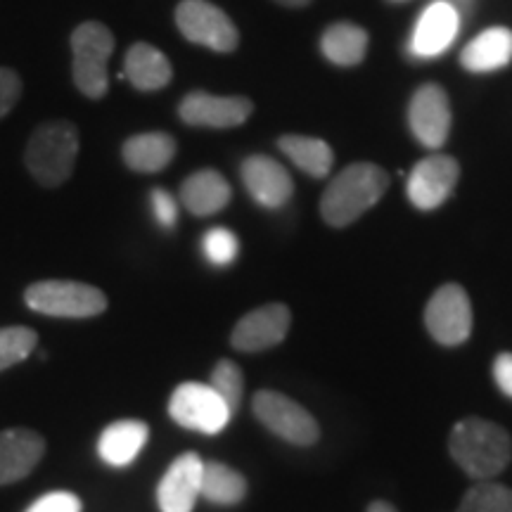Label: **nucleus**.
Returning <instances> with one entry per match:
<instances>
[{
  "label": "nucleus",
  "instance_id": "obj_24",
  "mask_svg": "<svg viewBox=\"0 0 512 512\" xmlns=\"http://www.w3.org/2000/svg\"><path fill=\"white\" fill-rule=\"evenodd\" d=\"M278 147L290 157V162L302 169L304 174L311 178H325L330 174L332 164H335V155L332 147L320 138L309 136H283L278 140Z\"/></svg>",
  "mask_w": 512,
  "mask_h": 512
},
{
  "label": "nucleus",
  "instance_id": "obj_35",
  "mask_svg": "<svg viewBox=\"0 0 512 512\" xmlns=\"http://www.w3.org/2000/svg\"><path fill=\"white\" fill-rule=\"evenodd\" d=\"M275 3L285 5V8H306V5H309L311 0H275Z\"/></svg>",
  "mask_w": 512,
  "mask_h": 512
},
{
  "label": "nucleus",
  "instance_id": "obj_26",
  "mask_svg": "<svg viewBox=\"0 0 512 512\" xmlns=\"http://www.w3.org/2000/svg\"><path fill=\"white\" fill-rule=\"evenodd\" d=\"M456 512H512V489L486 479L465 491Z\"/></svg>",
  "mask_w": 512,
  "mask_h": 512
},
{
  "label": "nucleus",
  "instance_id": "obj_8",
  "mask_svg": "<svg viewBox=\"0 0 512 512\" xmlns=\"http://www.w3.org/2000/svg\"><path fill=\"white\" fill-rule=\"evenodd\" d=\"M176 27L190 43L214 53H233L240 46V31L219 5L209 0H181L176 8Z\"/></svg>",
  "mask_w": 512,
  "mask_h": 512
},
{
  "label": "nucleus",
  "instance_id": "obj_34",
  "mask_svg": "<svg viewBox=\"0 0 512 512\" xmlns=\"http://www.w3.org/2000/svg\"><path fill=\"white\" fill-rule=\"evenodd\" d=\"M366 512H399V510H396L394 505L387 503V501H375V503L368 505Z\"/></svg>",
  "mask_w": 512,
  "mask_h": 512
},
{
  "label": "nucleus",
  "instance_id": "obj_18",
  "mask_svg": "<svg viewBox=\"0 0 512 512\" xmlns=\"http://www.w3.org/2000/svg\"><path fill=\"white\" fill-rule=\"evenodd\" d=\"M124 79L140 93H155L169 86L174 79V67L162 50L140 41L128 48Z\"/></svg>",
  "mask_w": 512,
  "mask_h": 512
},
{
  "label": "nucleus",
  "instance_id": "obj_29",
  "mask_svg": "<svg viewBox=\"0 0 512 512\" xmlns=\"http://www.w3.org/2000/svg\"><path fill=\"white\" fill-rule=\"evenodd\" d=\"M202 247H204V256L209 259V264L214 266H230L235 259H238V252H240L238 235L223 226L211 228L209 233L204 235Z\"/></svg>",
  "mask_w": 512,
  "mask_h": 512
},
{
  "label": "nucleus",
  "instance_id": "obj_32",
  "mask_svg": "<svg viewBox=\"0 0 512 512\" xmlns=\"http://www.w3.org/2000/svg\"><path fill=\"white\" fill-rule=\"evenodd\" d=\"M150 202H152V214H155L159 226L174 228L178 221V204L174 200V195L166 192L164 188H155L150 195Z\"/></svg>",
  "mask_w": 512,
  "mask_h": 512
},
{
  "label": "nucleus",
  "instance_id": "obj_6",
  "mask_svg": "<svg viewBox=\"0 0 512 512\" xmlns=\"http://www.w3.org/2000/svg\"><path fill=\"white\" fill-rule=\"evenodd\" d=\"M169 415L176 425L185 427V430L214 437L230 425L233 411L211 384L183 382L171 394Z\"/></svg>",
  "mask_w": 512,
  "mask_h": 512
},
{
  "label": "nucleus",
  "instance_id": "obj_12",
  "mask_svg": "<svg viewBox=\"0 0 512 512\" xmlns=\"http://www.w3.org/2000/svg\"><path fill=\"white\" fill-rule=\"evenodd\" d=\"M460 178V166L448 155H430L420 159L408 176V200L415 209L432 211L439 209Z\"/></svg>",
  "mask_w": 512,
  "mask_h": 512
},
{
  "label": "nucleus",
  "instance_id": "obj_10",
  "mask_svg": "<svg viewBox=\"0 0 512 512\" xmlns=\"http://www.w3.org/2000/svg\"><path fill=\"white\" fill-rule=\"evenodd\" d=\"M292 325V313L285 304L273 302L242 316L230 332V344L242 354H259L285 342Z\"/></svg>",
  "mask_w": 512,
  "mask_h": 512
},
{
  "label": "nucleus",
  "instance_id": "obj_19",
  "mask_svg": "<svg viewBox=\"0 0 512 512\" xmlns=\"http://www.w3.org/2000/svg\"><path fill=\"white\" fill-rule=\"evenodd\" d=\"M150 439V427L143 420H117L105 427L98 439V456L112 467H128L136 463Z\"/></svg>",
  "mask_w": 512,
  "mask_h": 512
},
{
  "label": "nucleus",
  "instance_id": "obj_21",
  "mask_svg": "<svg viewBox=\"0 0 512 512\" xmlns=\"http://www.w3.org/2000/svg\"><path fill=\"white\" fill-rule=\"evenodd\" d=\"M512 62V31L505 27L486 29L472 38L460 53V64L472 74H489Z\"/></svg>",
  "mask_w": 512,
  "mask_h": 512
},
{
  "label": "nucleus",
  "instance_id": "obj_15",
  "mask_svg": "<svg viewBox=\"0 0 512 512\" xmlns=\"http://www.w3.org/2000/svg\"><path fill=\"white\" fill-rule=\"evenodd\" d=\"M204 460L197 453H181L157 486V505L162 512H192L202 496Z\"/></svg>",
  "mask_w": 512,
  "mask_h": 512
},
{
  "label": "nucleus",
  "instance_id": "obj_14",
  "mask_svg": "<svg viewBox=\"0 0 512 512\" xmlns=\"http://www.w3.org/2000/svg\"><path fill=\"white\" fill-rule=\"evenodd\" d=\"M460 31V12L453 8L451 0H434L418 17L408 50L411 55L430 60L444 55Z\"/></svg>",
  "mask_w": 512,
  "mask_h": 512
},
{
  "label": "nucleus",
  "instance_id": "obj_33",
  "mask_svg": "<svg viewBox=\"0 0 512 512\" xmlns=\"http://www.w3.org/2000/svg\"><path fill=\"white\" fill-rule=\"evenodd\" d=\"M491 375H494L498 389L512 399V354H498L491 366Z\"/></svg>",
  "mask_w": 512,
  "mask_h": 512
},
{
  "label": "nucleus",
  "instance_id": "obj_27",
  "mask_svg": "<svg viewBox=\"0 0 512 512\" xmlns=\"http://www.w3.org/2000/svg\"><path fill=\"white\" fill-rule=\"evenodd\" d=\"M38 335L36 330L24 328V325H10L0 328V373L17 363L27 361L31 351L36 349Z\"/></svg>",
  "mask_w": 512,
  "mask_h": 512
},
{
  "label": "nucleus",
  "instance_id": "obj_17",
  "mask_svg": "<svg viewBox=\"0 0 512 512\" xmlns=\"http://www.w3.org/2000/svg\"><path fill=\"white\" fill-rule=\"evenodd\" d=\"M43 453H46V439L34 430L15 427L0 432V486L29 477L41 463Z\"/></svg>",
  "mask_w": 512,
  "mask_h": 512
},
{
  "label": "nucleus",
  "instance_id": "obj_7",
  "mask_svg": "<svg viewBox=\"0 0 512 512\" xmlns=\"http://www.w3.org/2000/svg\"><path fill=\"white\" fill-rule=\"evenodd\" d=\"M252 411L256 420L292 446H313L320 439V427L313 415L290 396L261 389L254 394Z\"/></svg>",
  "mask_w": 512,
  "mask_h": 512
},
{
  "label": "nucleus",
  "instance_id": "obj_16",
  "mask_svg": "<svg viewBox=\"0 0 512 512\" xmlns=\"http://www.w3.org/2000/svg\"><path fill=\"white\" fill-rule=\"evenodd\" d=\"M242 183L252 200L266 209H280L292 200L294 181L290 171L273 157L252 155L242 162Z\"/></svg>",
  "mask_w": 512,
  "mask_h": 512
},
{
  "label": "nucleus",
  "instance_id": "obj_1",
  "mask_svg": "<svg viewBox=\"0 0 512 512\" xmlns=\"http://www.w3.org/2000/svg\"><path fill=\"white\" fill-rule=\"evenodd\" d=\"M448 451L465 475L486 482L510 465L512 437L496 422L470 415L453 425L448 434Z\"/></svg>",
  "mask_w": 512,
  "mask_h": 512
},
{
  "label": "nucleus",
  "instance_id": "obj_23",
  "mask_svg": "<svg viewBox=\"0 0 512 512\" xmlns=\"http://www.w3.org/2000/svg\"><path fill=\"white\" fill-rule=\"evenodd\" d=\"M320 50H323L325 60L337 67H356L366 57L368 31L351 22H337L323 31Z\"/></svg>",
  "mask_w": 512,
  "mask_h": 512
},
{
  "label": "nucleus",
  "instance_id": "obj_22",
  "mask_svg": "<svg viewBox=\"0 0 512 512\" xmlns=\"http://www.w3.org/2000/svg\"><path fill=\"white\" fill-rule=\"evenodd\" d=\"M121 157L131 171L138 174H159L176 157V140L169 133L147 131L131 136L121 147Z\"/></svg>",
  "mask_w": 512,
  "mask_h": 512
},
{
  "label": "nucleus",
  "instance_id": "obj_11",
  "mask_svg": "<svg viewBox=\"0 0 512 512\" xmlns=\"http://www.w3.org/2000/svg\"><path fill=\"white\" fill-rule=\"evenodd\" d=\"M252 100L242 95H211L204 91L188 93L178 105L183 124L195 128H235L252 117Z\"/></svg>",
  "mask_w": 512,
  "mask_h": 512
},
{
  "label": "nucleus",
  "instance_id": "obj_3",
  "mask_svg": "<svg viewBox=\"0 0 512 512\" xmlns=\"http://www.w3.org/2000/svg\"><path fill=\"white\" fill-rule=\"evenodd\" d=\"M79 157V128L72 121H46L31 133L27 143L29 174L43 188H60L72 176Z\"/></svg>",
  "mask_w": 512,
  "mask_h": 512
},
{
  "label": "nucleus",
  "instance_id": "obj_9",
  "mask_svg": "<svg viewBox=\"0 0 512 512\" xmlns=\"http://www.w3.org/2000/svg\"><path fill=\"white\" fill-rule=\"evenodd\" d=\"M425 328L441 347H460L472 335V304L458 283L441 285L425 309Z\"/></svg>",
  "mask_w": 512,
  "mask_h": 512
},
{
  "label": "nucleus",
  "instance_id": "obj_28",
  "mask_svg": "<svg viewBox=\"0 0 512 512\" xmlns=\"http://www.w3.org/2000/svg\"><path fill=\"white\" fill-rule=\"evenodd\" d=\"M209 384L216 389V394L228 403L230 411H238L242 396H245V375H242L238 363L228 361V358L216 363L214 370H211Z\"/></svg>",
  "mask_w": 512,
  "mask_h": 512
},
{
  "label": "nucleus",
  "instance_id": "obj_13",
  "mask_svg": "<svg viewBox=\"0 0 512 512\" xmlns=\"http://www.w3.org/2000/svg\"><path fill=\"white\" fill-rule=\"evenodd\" d=\"M408 121H411L413 136L422 145L439 150L451 133V102H448L444 88L437 83L420 86L408 107Z\"/></svg>",
  "mask_w": 512,
  "mask_h": 512
},
{
  "label": "nucleus",
  "instance_id": "obj_20",
  "mask_svg": "<svg viewBox=\"0 0 512 512\" xmlns=\"http://www.w3.org/2000/svg\"><path fill=\"white\" fill-rule=\"evenodd\" d=\"M233 190L216 169H200L181 183V204L192 216H214L228 207Z\"/></svg>",
  "mask_w": 512,
  "mask_h": 512
},
{
  "label": "nucleus",
  "instance_id": "obj_5",
  "mask_svg": "<svg viewBox=\"0 0 512 512\" xmlns=\"http://www.w3.org/2000/svg\"><path fill=\"white\" fill-rule=\"evenodd\" d=\"M24 302L53 318H95L107 311L105 292L79 280H41L27 287Z\"/></svg>",
  "mask_w": 512,
  "mask_h": 512
},
{
  "label": "nucleus",
  "instance_id": "obj_2",
  "mask_svg": "<svg viewBox=\"0 0 512 512\" xmlns=\"http://www.w3.org/2000/svg\"><path fill=\"white\" fill-rule=\"evenodd\" d=\"M389 174L370 162L349 164L332 178L320 197V216L332 228H347L382 200Z\"/></svg>",
  "mask_w": 512,
  "mask_h": 512
},
{
  "label": "nucleus",
  "instance_id": "obj_30",
  "mask_svg": "<svg viewBox=\"0 0 512 512\" xmlns=\"http://www.w3.org/2000/svg\"><path fill=\"white\" fill-rule=\"evenodd\" d=\"M27 512H81V501L72 491H48L31 503Z\"/></svg>",
  "mask_w": 512,
  "mask_h": 512
},
{
  "label": "nucleus",
  "instance_id": "obj_25",
  "mask_svg": "<svg viewBox=\"0 0 512 512\" xmlns=\"http://www.w3.org/2000/svg\"><path fill=\"white\" fill-rule=\"evenodd\" d=\"M247 496V479L223 463H204L202 498L214 505H238Z\"/></svg>",
  "mask_w": 512,
  "mask_h": 512
},
{
  "label": "nucleus",
  "instance_id": "obj_31",
  "mask_svg": "<svg viewBox=\"0 0 512 512\" xmlns=\"http://www.w3.org/2000/svg\"><path fill=\"white\" fill-rule=\"evenodd\" d=\"M22 98V79L15 69L0 67V119L8 117Z\"/></svg>",
  "mask_w": 512,
  "mask_h": 512
},
{
  "label": "nucleus",
  "instance_id": "obj_4",
  "mask_svg": "<svg viewBox=\"0 0 512 512\" xmlns=\"http://www.w3.org/2000/svg\"><path fill=\"white\" fill-rule=\"evenodd\" d=\"M114 34L102 22H83L72 34V72L76 88L88 100H102L110 91V57Z\"/></svg>",
  "mask_w": 512,
  "mask_h": 512
}]
</instances>
